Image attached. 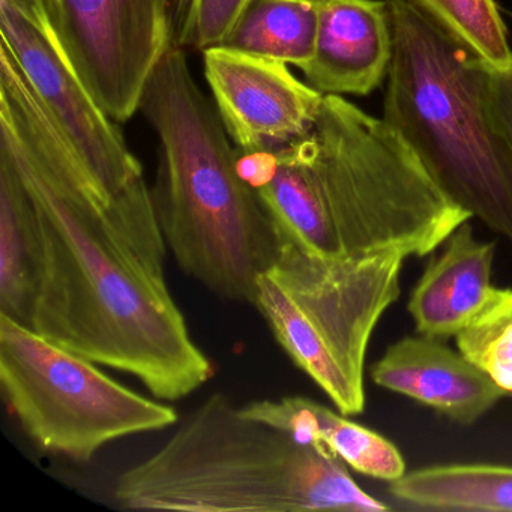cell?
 Returning a JSON list of instances; mask_svg holds the SVG:
<instances>
[{"mask_svg": "<svg viewBox=\"0 0 512 512\" xmlns=\"http://www.w3.org/2000/svg\"><path fill=\"white\" fill-rule=\"evenodd\" d=\"M0 158L28 191L40 230L29 328L68 352L136 377L158 400L211 379L151 233L113 205L14 56L0 53Z\"/></svg>", "mask_w": 512, "mask_h": 512, "instance_id": "obj_1", "label": "cell"}, {"mask_svg": "<svg viewBox=\"0 0 512 512\" xmlns=\"http://www.w3.org/2000/svg\"><path fill=\"white\" fill-rule=\"evenodd\" d=\"M139 112L160 142L151 191L167 248L214 295L251 304L257 280L277 259L280 236L239 175L236 146L191 74L185 50L164 53Z\"/></svg>", "mask_w": 512, "mask_h": 512, "instance_id": "obj_2", "label": "cell"}, {"mask_svg": "<svg viewBox=\"0 0 512 512\" xmlns=\"http://www.w3.org/2000/svg\"><path fill=\"white\" fill-rule=\"evenodd\" d=\"M113 496L136 511H388L316 440L250 418L209 395L154 454L122 472Z\"/></svg>", "mask_w": 512, "mask_h": 512, "instance_id": "obj_3", "label": "cell"}, {"mask_svg": "<svg viewBox=\"0 0 512 512\" xmlns=\"http://www.w3.org/2000/svg\"><path fill=\"white\" fill-rule=\"evenodd\" d=\"M386 4L383 121L461 208L512 242V154L488 103L485 62L407 0Z\"/></svg>", "mask_w": 512, "mask_h": 512, "instance_id": "obj_4", "label": "cell"}, {"mask_svg": "<svg viewBox=\"0 0 512 512\" xmlns=\"http://www.w3.org/2000/svg\"><path fill=\"white\" fill-rule=\"evenodd\" d=\"M314 161L338 257L433 253L472 215L386 124L340 95H325Z\"/></svg>", "mask_w": 512, "mask_h": 512, "instance_id": "obj_5", "label": "cell"}, {"mask_svg": "<svg viewBox=\"0 0 512 512\" xmlns=\"http://www.w3.org/2000/svg\"><path fill=\"white\" fill-rule=\"evenodd\" d=\"M407 256L361 262L328 260L280 239L271 268L257 280L251 304L284 352L338 412L365 407V356L385 311L400 298Z\"/></svg>", "mask_w": 512, "mask_h": 512, "instance_id": "obj_6", "label": "cell"}, {"mask_svg": "<svg viewBox=\"0 0 512 512\" xmlns=\"http://www.w3.org/2000/svg\"><path fill=\"white\" fill-rule=\"evenodd\" d=\"M97 365L0 314L2 395L43 451L86 463L115 440L178 424L172 406L125 388Z\"/></svg>", "mask_w": 512, "mask_h": 512, "instance_id": "obj_7", "label": "cell"}, {"mask_svg": "<svg viewBox=\"0 0 512 512\" xmlns=\"http://www.w3.org/2000/svg\"><path fill=\"white\" fill-rule=\"evenodd\" d=\"M0 43L10 50L107 199L127 208L151 203L142 164L71 62L46 2L0 0Z\"/></svg>", "mask_w": 512, "mask_h": 512, "instance_id": "obj_8", "label": "cell"}, {"mask_svg": "<svg viewBox=\"0 0 512 512\" xmlns=\"http://www.w3.org/2000/svg\"><path fill=\"white\" fill-rule=\"evenodd\" d=\"M53 28L95 100L116 122L139 112L143 89L172 47L167 0H44Z\"/></svg>", "mask_w": 512, "mask_h": 512, "instance_id": "obj_9", "label": "cell"}, {"mask_svg": "<svg viewBox=\"0 0 512 512\" xmlns=\"http://www.w3.org/2000/svg\"><path fill=\"white\" fill-rule=\"evenodd\" d=\"M202 53L212 103L239 151H275L313 133L325 95L289 65L223 46Z\"/></svg>", "mask_w": 512, "mask_h": 512, "instance_id": "obj_10", "label": "cell"}, {"mask_svg": "<svg viewBox=\"0 0 512 512\" xmlns=\"http://www.w3.org/2000/svg\"><path fill=\"white\" fill-rule=\"evenodd\" d=\"M313 59L302 70L323 95H368L388 77L392 29L386 0H316Z\"/></svg>", "mask_w": 512, "mask_h": 512, "instance_id": "obj_11", "label": "cell"}, {"mask_svg": "<svg viewBox=\"0 0 512 512\" xmlns=\"http://www.w3.org/2000/svg\"><path fill=\"white\" fill-rule=\"evenodd\" d=\"M376 385L406 395L461 425L484 416L506 392L458 350L439 338L406 337L371 367Z\"/></svg>", "mask_w": 512, "mask_h": 512, "instance_id": "obj_12", "label": "cell"}, {"mask_svg": "<svg viewBox=\"0 0 512 512\" xmlns=\"http://www.w3.org/2000/svg\"><path fill=\"white\" fill-rule=\"evenodd\" d=\"M439 256L431 257L407 310L418 334L457 337L490 295L496 242L479 241L470 221L461 224Z\"/></svg>", "mask_w": 512, "mask_h": 512, "instance_id": "obj_13", "label": "cell"}, {"mask_svg": "<svg viewBox=\"0 0 512 512\" xmlns=\"http://www.w3.org/2000/svg\"><path fill=\"white\" fill-rule=\"evenodd\" d=\"M241 410L250 418L322 443L346 466L370 478L392 482L406 473L403 455L391 440L310 398L251 401Z\"/></svg>", "mask_w": 512, "mask_h": 512, "instance_id": "obj_14", "label": "cell"}, {"mask_svg": "<svg viewBox=\"0 0 512 512\" xmlns=\"http://www.w3.org/2000/svg\"><path fill=\"white\" fill-rule=\"evenodd\" d=\"M40 268V230L28 191L0 158V314L29 326Z\"/></svg>", "mask_w": 512, "mask_h": 512, "instance_id": "obj_15", "label": "cell"}, {"mask_svg": "<svg viewBox=\"0 0 512 512\" xmlns=\"http://www.w3.org/2000/svg\"><path fill=\"white\" fill-rule=\"evenodd\" d=\"M389 494L410 508L512 512V466L445 464L406 472Z\"/></svg>", "mask_w": 512, "mask_h": 512, "instance_id": "obj_16", "label": "cell"}, {"mask_svg": "<svg viewBox=\"0 0 512 512\" xmlns=\"http://www.w3.org/2000/svg\"><path fill=\"white\" fill-rule=\"evenodd\" d=\"M316 0H251L221 46L304 70L313 59Z\"/></svg>", "mask_w": 512, "mask_h": 512, "instance_id": "obj_17", "label": "cell"}, {"mask_svg": "<svg viewBox=\"0 0 512 512\" xmlns=\"http://www.w3.org/2000/svg\"><path fill=\"white\" fill-rule=\"evenodd\" d=\"M491 67L512 61L505 23L494 0H407Z\"/></svg>", "mask_w": 512, "mask_h": 512, "instance_id": "obj_18", "label": "cell"}, {"mask_svg": "<svg viewBox=\"0 0 512 512\" xmlns=\"http://www.w3.org/2000/svg\"><path fill=\"white\" fill-rule=\"evenodd\" d=\"M457 349L512 394V289L494 287L475 317L457 334Z\"/></svg>", "mask_w": 512, "mask_h": 512, "instance_id": "obj_19", "label": "cell"}, {"mask_svg": "<svg viewBox=\"0 0 512 512\" xmlns=\"http://www.w3.org/2000/svg\"><path fill=\"white\" fill-rule=\"evenodd\" d=\"M251 0H196L182 50L221 46Z\"/></svg>", "mask_w": 512, "mask_h": 512, "instance_id": "obj_20", "label": "cell"}, {"mask_svg": "<svg viewBox=\"0 0 512 512\" xmlns=\"http://www.w3.org/2000/svg\"><path fill=\"white\" fill-rule=\"evenodd\" d=\"M487 67V92L491 113L512 154V61L505 67Z\"/></svg>", "mask_w": 512, "mask_h": 512, "instance_id": "obj_21", "label": "cell"}, {"mask_svg": "<svg viewBox=\"0 0 512 512\" xmlns=\"http://www.w3.org/2000/svg\"><path fill=\"white\" fill-rule=\"evenodd\" d=\"M169 2L170 29H172V47L182 49L190 28L196 0H167Z\"/></svg>", "mask_w": 512, "mask_h": 512, "instance_id": "obj_22", "label": "cell"}]
</instances>
